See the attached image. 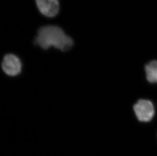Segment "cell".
<instances>
[{
	"instance_id": "cell-1",
	"label": "cell",
	"mask_w": 157,
	"mask_h": 156,
	"mask_svg": "<svg viewBox=\"0 0 157 156\" xmlns=\"http://www.w3.org/2000/svg\"><path fill=\"white\" fill-rule=\"evenodd\" d=\"M34 43L44 50L53 47L62 51H66L72 47L74 42L61 28L48 25L39 30Z\"/></svg>"
},
{
	"instance_id": "cell-2",
	"label": "cell",
	"mask_w": 157,
	"mask_h": 156,
	"mask_svg": "<svg viewBox=\"0 0 157 156\" xmlns=\"http://www.w3.org/2000/svg\"><path fill=\"white\" fill-rule=\"evenodd\" d=\"M2 69L5 74L10 77L18 75L22 69L21 59L13 54H8L3 58Z\"/></svg>"
},
{
	"instance_id": "cell-3",
	"label": "cell",
	"mask_w": 157,
	"mask_h": 156,
	"mask_svg": "<svg viewBox=\"0 0 157 156\" xmlns=\"http://www.w3.org/2000/svg\"><path fill=\"white\" fill-rule=\"evenodd\" d=\"M135 115L139 121L148 122L154 115V107L150 100L140 99L134 106Z\"/></svg>"
},
{
	"instance_id": "cell-4",
	"label": "cell",
	"mask_w": 157,
	"mask_h": 156,
	"mask_svg": "<svg viewBox=\"0 0 157 156\" xmlns=\"http://www.w3.org/2000/svg\"><path fill=\"white\" fill-rule=\"evenodd\" d=\"M35 1L41 13L48 17H55L59 12L58 0H35Z\"/></svg>"
},
{
	"instance_id": "cell-5",
	"label": "cell",
	"mask_w": 157,
	"mask_h": 156,
	"mask_svg": "<svg viewBox=\"0 0 157 156\" xmlns=\"http://www.w3.org/2000/svg\"><path fill=\"white\" fill-rule=\"evenodd\" d=\"M145 71L147 81L152 83H157V61H151L147 63L145 67Z\"/></svg>"
}]
</instances>
